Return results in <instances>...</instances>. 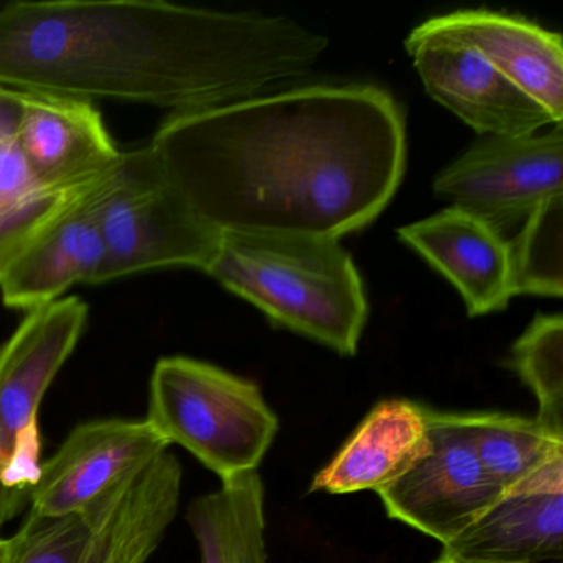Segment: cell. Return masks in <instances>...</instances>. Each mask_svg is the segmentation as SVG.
<instances>
[{"label":"cell","instance_id":"5b68a950","mask_svg":"<svg viewBox=\"0 0 563 563\" xmlns=\"http://www.w3.org/2000/svg\"><path fill=\"white\" fill-rule=\"evenodd\" d=\"M104 243L101 283L159 268L206 272L222 233L203 223L174 187L150 144L123 151L95 194Z\"/></svg>","mask_w":563,"mask_h":563},{"label":"cell","instance_id":"7402d4cb","mask_svg":"<svg viewBox=\"0 0 563 563\" xmlns=\"http://www.w3.org/2000/svg\"><path fill=\"white\" fill-rule=\"evenodd\" d=\"M516 295L560 298L563 291V196L537 207L509 242Z\"/></svg>","mask_w":563,"mask_h":563},{"label":"cell","instance_id":"603a6c76","mask_svg":"<svg viewBox=\"0 0 563 563\" xmlns=\"http://www.w3.org/2000/svg\"><path fill=\"white\" fill-rule=\"evenodd\" d=\"M93 520V506L65 517L29 514L14 536V553L9 563H80L90 542Z\"/></svg>","mask_w":563,"mask_h":563},{"label":"cell","instance_id":"ffe728a7","mask_svg":"<svg viewBox=\"0 0 563 563\" xmlns=\"http://www.w3.org/2000/svg\"><path fill=\"white\" fill-rule=\"evenodd\" d=\"M460 420L477 460L506 490L563 456V440L536 418L484 411L460 413Z\"/></svg>","mask_w":563,"mask_h":563},{"label":"cell","instance_id":"484cf974","mask_svg":"<svg viewBox=\"0 0 563 563\" xmlns=\"http://www.w3.org/2000/svg\"><path fill=\"white\" fill-rule=\"evenodd\" d=\"M434 563H500V562H487V560H473V559H461V556L446 555L441 553L440 559Z\"/></svg>","mask_w":563,"mask_h":563},{"label":"cell","instance_id":"3957f363","mask_svg":"<svg viewBox=\"0 0 563 563\" xmlns=\"http://www.w3.org/2000/svg\"><path fill=\"white\" fill-rule=\"evenodd\" d=\"M203 273L275 324L338 354H357L368 302L339 240L227 233Z\"/></svg>","mask_w":563,"mask_h":563},{"label":"cell","instance_id":"44dd1931","mask_svg":"<svg viewBox=\"0 0 563 563\" xmlns=\"http://www.w3.org/2000/svg\"><path fill=\"white\" fill-rule=\"evenodd\" d=\"M512 367L536 395V420L563 440V319L537 314L512 347Z\"/></svg>","mask_w":563,"mask_h":563},{"label":"cell","instance_id":"e0dca14e","mask_svg":"<svg viewBox=\"0 0 563 563\" xmlns=\"http://www.w3.org/2000/svg\"><path fill=\"white\" fill-rule=\"evenodd\" d=\"M427 410L410 400L375 405L331 463L316 474L309 490L378 493L404 476L430 446Z\"/></svg>","mask_w":563,"mask_h":563},{"label":"cell","instance_id":"2e32d148","mask_svg":"<svg viewBox=\"0 0 563 563\" xmlns=\"http://www.w3.org/2000/svg\"><path fill=\"white\" fill-rule=\"evenodd\" d=\"M183 466L169 453L93 504L90 542L80 563H147L177 516Z\"/></svg>","mask_w":563,"mask_h":563},{"label":"cell","instance_id":"8992f818","mask_svg":"<svg viewBox=\"0 0 563 563\" xmlns=\"http://www.w3.org/2000/svg\"><path fill=\"white\" fill-rule=\"evenodd\" d=\"M90 308L78 296L25 312L0 347V473L37 481L42 467L38 410L77 349ZM5 479V477H4Z\"/></svg>","mask_w":563,"mask_h":563},{"label":"cell","instance_id":"52a82bcc","mask_svg":"<svg viewBox=\"0 0 563 563\" xmlns=\"http://www.w3.org/2000/svg\"><path fill=\"white\" fill-rule=\"evenodd\" d=\"M430 446L394 483L378 490L391 519L448 545L506 493L484 470L460 413L427 410Z\"/></svg>","mask_w":563,"mask_h":563},{"label":"cell","instance_id":"277c9868","mask_svg":"<svg viewBox=\"0 0 563 563\" xmlns=\"http://www.w3.org/2000/svg\"><path fill=\"white\" fill-rule=\"evenodd\" d=\"M144 420L222 483L258 470L279 430L255 382L183 355L154 367Z\"/></svg>","mask_w":563,"mask_h":563},{"label":"cell","instance_id":"5bb4252c","mask_svg":"<svg viewBox=\"0 0 563 563\" xmlns=\"http://www.w3.org/2000/svg\"><path fill=\"white\" fill-rule=\"evenodd\" d=\"M443 553L500 563L562 560L563 456L506 490Z\"/></svg>","mask_w":563,"mask_h":563},{"label":"cell","instance_id":"9a60e30c","mask_svg":"<svg viewBox=\"0 0 563 563\" xmlns=\"http://www.w3.org/2000/svg\"><path fill=\"white\" fill-rule=\"evenodd\" d=\"M98 184L81 194L9 266L0 279V296L8 308L34 311L58 301L74 286L100 285L104 243L95 206Z\"/></svg>","mask_w":563,"mask_h":563},{"label":"cell","instance_id":"ba28073f","mask_svg":"<svg viewBox=\"0 0 563 563\" xmlns=\"http://www.w3.org/2000/svg\"><path fill=\"white\" fill-rule=\"evenodd\" d=\"M433 189L503 233L563 196L562 124L545 134L484 136L434 177Z\"/></svg>","mask_w":563,"mask_h":563},{"label":"cell","instance_id":"ac0fdd59","mask_svg":"<svg viewBox=\"0 0 563 563\" xmlns=\"http://www.w3.org/2000/svg\"><path fill=\"white\" fill-rule=\"evenodd\" d=\"M22 93L0 87V279L14 260L81 194L45 186L19 143Z\"/></svg>","mask_w":563,"mask_h":563},{"label":"cell","instance_id":"8fae6325","mask_svg":"<svg viewBox=\"0 0 563 563\" xmlns=\"http://www.w3.org/2000/svg\"><path fill=\"white\" fill-rule=\"evenodd\" d=\"M22 93L19 143L35 176L52 189L81 194L108 176L123 151L100 110L84 98Z\"/></svg>","mask_w":563,"mask_h":563},{"label":"cell","instance_id":"6da1fadb","mask_svg":"<svg viewBox=\"0 0 563 563\" xmlns=\"http://www.w3.org/2000/svg\"><path fill=\"white\" fill-rule=\"evenodd\" d=\"M150 146L222 235L342 239L384 212L407 166L401 108L372 85H311L173 113Z\"/></svg>","mask_w":563,"mask_h":563},{"label":"cell","instance_id":"cb8c5ba5","mask_svg":"<svg viewBox=\"0 0 563 563\" xmlns=\"http://www.w3.org/2000/svg\"><path fill=\"white\" fill-rule=\"evenodd\" d=\"M29 506V493L12 489L0 473V529Z\"/></svg>","mask_w":563,"mask_h":563},{"label":"cell","instance_id":"d4e9b609","mask_svg":"<svg viewBox=\"0 0 563 563\" xmlns=\"http://www.w3.org/2000/svg\"><path fill=\"white\" fill-rule=\"evenodd\" d=\"M14 537H11V539H2V537H0V563L11 562L12 553H14Z\"/></svg>","mask_w":563,"mask_h":563},{"label":"cell","instance_id":"4fadbf2b","mask_svg":"<svg viewBox=\"0 0 563 563\" xmlns=\"http://www.w3.org/2000/svg\"><path fill=\"white\" fill-rule=\"evenodd\" d=\"M415 31L474 48L562 124L563 48L555 32L520 15L487 9L451 12Z\"/></svg>","mask_w":563,"mask_h":563},{"label":"cell","instance_id":"7a4b0ae2","mask_svg":"<svg viewBox=\"0 0 563 563\" xmlns=\"http://www.w3.org/2000/svg\"><path fill=\"white\" fill-rule=\"evenodd\" d=\"M328 38L288 18L151 0L0 8V87L174 113L246 100L312 70Z\"/></svg>","mask_w":563,"mask_h":563},{"label":"cell","instance_id":"30bf717a","mask_svg":"<svg viewBox=\"0 0 563 563\" xmlns=\"http://www.w3.org/2000/svg\"><path fill=\"white\" fill-rule=\"evenodd\" d=\"M424 90L484 136H526L556 124L526 91L474 48L411 32L405 41Z\"/></svg>","mask_w":563,"mask_h":563},{"label":"cell","instance_id":"d6986e66","mask_svg":"<svg viewBox=\"0 0 563 563\" xmlns=\"http://www.w3.org/2000/svg\"><path fill=\"white\" fill-rule=\"evenodd\" d=\"M187 522L199 543L200 563H268L265 486L258 471L197 497L187 510Z\"/></svg>","mask_w":563,"mask_h":563},{"label":"cell","instance_id":"9c48e42d","mask_svg":"<svg viewBox=\"0 0 563 563\" xmlns=\"http://www.w3.org/2000/svg\"><path fill=\"white\" fill-rule=\"evenodd\" d=\"M170 444L146 420H97L75 428L29 490L32 516L65 517L97 504L146 470Z\"/></svg>","mask_w":563,"mask_h":563},{"label":"cell","instance_id":"7c38bea8","mask_svg":"<svg viewBox=\"0 0 563 563\" xmlns=\"http://www.w3.org/2000/svg\"><path fill=\"white\" fill-rule=\"evenodd\" d=\"M397 233L453 283L471 318L509 305L514 296L509 242L479 217L451 206Z\"/></svg>","mask_w":563,"mask_h":563}]
</instances>
